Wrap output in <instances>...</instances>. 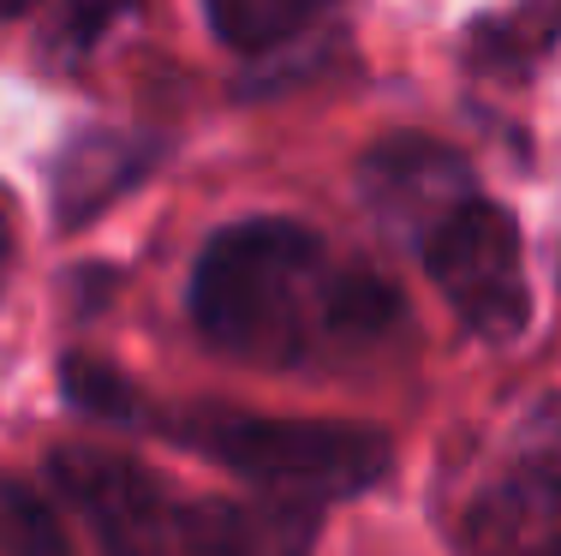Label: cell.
<instances>
[{
	"instance_id": "obj_12",
	"label": "cell",
	"mask_w": 561,
	"mask_h": 556,
	"mask_svg": "<svg viewBox=\"0 0 561 556\" xmlns=\"http://www.w3.org/2000/svg\"><path fill=\"white\" fill-rule=\"evenodd\" d=\"M66 395H72L84 413L138 419V395H131V383H119L114 371L96 365V360H66Z\"/></svg>"
},
{
	"instance_id": "obj_6",
	"label": "cell",
	"mask_w": 561,
	"mask_h": 556,
	"mask_svg": "<svg viewBox=\"0 0 561 556\" xmlns=\"http://www.w3.org/2000/svg\"><path fill=\"white\" fill-rule=\"evenodd\" d=\"M472 556H561V467L519 461L496 485H484L466 514Z\"/></svg>"
},
{
	"instance_id": "obj_9",
	"label": "cell",
	"mask_w": 561,
	"mask_h": 556,
	"mask_svg": "<svg viewBox=\"0 0 561 556\" xmlns=\"http://www.w3.org/2000/svg\"><path fill=\"white\" fill-rule=\"evenodd\" d=\"M329 0H209V24L239 55H270L323 12Z\"/></svg>"
},
{
	"instance_id": "obj_4",
	"label": "cell",
	"mask_w": 561,
	"mask_h": 556,
	"mask_svg": "<svg viewBox=\"0 0 561 556\" xmlns=\"http://www.w3.org/2000/svg\"><path fill=\"white\" fill-rule=\"evenodd\" d=\"M48 479L60 502H72V514L90 526L102 556H162L173 514L162 485L138 461L108 455V449H55Z\"/></svg>"
},
{
	"instance_id": "obj_15",
	"label": "cell",
	"mask_w": 561,
	"mask_h": 556,
	"mask_svg": "<svg viewBox=\"0 0 561 556\" xmlns=\"http://www.w3.org/2000/svg\"><path fill=\"white\" fill-rule=\"evenodd\" d=\"M36 0H0V19H19V12H31Z\"/></svg>"
},
{
	"instance_id": "obj_7",
	"label": "cell",
	"mask_w": 561,
	"mask_h": 556,
	"mask_svg": "<svg viewBox=\"0 0 561 556\" xmlns=\"http://www.w3.org/2000/svg\"><path fill=\"white\" fill-rule=\"evenodd\" d=\"M197 556H311L317 551V509L293 497L257 502H209L192 521Z\"/></svg>"
},
{
	"instance_id": "obj_11",
	"label": "cell",
	"mask_w": 561,
	"mask_h": 556,
	"mask_svg": "<svg viewBox=\"0 0 561 556\" xmlns=\"http://www.w3.org/2000/svg\"><path fill=\"white\" fill-rule=\"evenodd\" d=\"M556 19H561V0H519L507 19L478 31V60H502V66L531 60L543 43H550Z\"/></svg>"
},
{
	"instance_id": "obj_13",
	"label": "cell",
	"mask_w": 561,
	"mask_h": 556,
	"mask_svg": "<svg viewBox=\"0 0 561 556\" xmlns=\"http://www.w3.org/2000/svg\"><path fill=\"white\" fill-rule=\"evenodd\" d=\"M131 7H138V0H72L60 31H55V48L60 55H90V48L108 36V24H119Z\"/></svg>"
},
{
	"instance_id": "obj_5",
	"label": "cell",
	"mask_w": 561,
	"mask_h": 556,
	"mask_svg": "<svg viewBox=\"0 0 561 556\" xmlns=\"http://www.w3.org/2000/svg\"><path fill=\"white\" fill-rule=\"evenodd\" d=\"M358 192H365L370 216L394 234V240L419 246L472 204V168L436 138H389L365 156L358 168Z\"/></svg>"
},
{
	"instance_id": "obj_1",
	"label": "cell",
	"mask_w": 561,
	"mask_h": 556,
	"mask_svg": "<svg viewBox=\"0 0 561 556\" xmlns=\"http://www.w3.org/2000/svg\"><path fill=\"white\" fill-rule=\"evenodd\" d=\"M329 251L299 222H239L192 270V317L216 348L257 365H293L329 341L335 311Z\"/></svg>"
},
{
	"instance_id": "obj_2",
	"label": "cell",
	"mask_w": 561,
	"mask_h": 556,
	"mask_svg": "<svg viewBox=\"0 0 561 556\" xmlns=\"http://www.w3.org/2000/svg\"><path fill=\"white\" fill-rule=\"evenodd\" d=\"M209 461L233 467L239 479L263 485L270 497L335 502L389 473V436L329 419H257V413H204L180 425Z\"/></svg>"
},
{
	"instance_id": "obj_8",
	"label": "cell",
	"mask_w": 561,
	"mask_h": 556,
	"mask_svg": "<svg viewBox=\"0 0 561 556\" xmlns=\"http://www.w3.org/2000/svg\"><path fill=\"white\" fill-rule=\"evenodd\" d=\"M150 168V144L144 138H78L72 150L60 156V174H55V192H60V216L66 222H84L96 216L102 204H114L131 180H144Z\"/></svg>"
},
{
	"instance_id": "obj_10",
	"label": "cell",
	"mask_w": 561,
	"mask_h": 556,
	"mask_svg": "<svg viewBox=\"0 0 561 556\" xmlns=\"http://www.w3.org/2000/svg\"><path fill=\"white\" fill-rule=\"evenodd\" d=\"M0 556H72L55 502L19 479H0Z\"/></svg>"
},
{
	"instance_id": "obj_3",
	"label": "cell",
	"mask_w": 561,
	"mask_h": 556,
	"mask_svg": "<svg viewBox=\"0 0 561 556\" xmlns=\"http://www.w3.org/2000/svg\"><path fill=\"white\" fill-rule=\"evenodd\" d=\"M424 270L443 287V299L460 311L466 329L490 341H507L526 329L531 294H526V251H519L514 216L484 197L454 209L443 228L424 240Z\"/></svg>"
},
{
	"instance_id": "obj_14",
	"label": "cell",
	"mask_w": 561,
	"mask_h": 556,
	"mask_svg": "<svg viewBox=\"0 0 561 556\" xmlns=\"http://www.w3.org/2000/svg\"><path fill=\"white\" fill-rule=\"evenodd\" d=\"M7 263H12V216L0 204V282H7Z\"/></svg>"
}]
</instances>
